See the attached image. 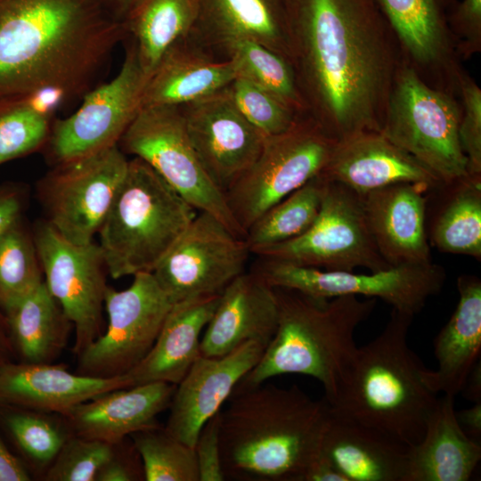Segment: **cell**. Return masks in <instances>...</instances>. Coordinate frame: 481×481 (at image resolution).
Wrapping results in <instances>:
<instances>
[{"mask_svg": "<svg viewBox=\"0 0 481 481\" xmlns=\"http://www.w3.org/2000/svg\"><path fill=\"white\" fill-rule=\"evenodd\" d=\"M291 65L312 118L338 142L381 132L398 43L373 0H285Z\"/></svg>", "mask_w": 481, "mask_h": 481, "instance_id": "cell-1", "label": "cell"}, {"mask_svg": "<svg viewBox=\"0 0 481 481\" xmlns=\"http://www.w3.org/2000/svg\"><path fill=\"white\" fill-rule=\"evenodd\" d=\"M126 37L107 0H0V97L84 96Z\"/></svg>", "mask_w": 481, "mask_h": 481, "instance_id": "cell-2", "label": "cell"}, {"mask_svg": "<svg viewBox=\"0 0 481 481\" xmlns=\"http://www.w3.org/2000/svg\"><path fill=\"white\" fill-rule=\"evenodd\" d=\"M220 410L224 478L239 481H305L321 453L330 416L324 398L298 386L263 383L236 387Z\"/></svg>", "mask_w": 481, "mask_h": 481, "instance_id": "cell-3", "label": "cell"}, {"mask_svg": "<svg viewBox=\"0 0 481 481\" xmlns=\"http://www.w3.org/2000/svg\"><path fill=\"white\" fill-rule=\"evenodd\" d=\"M413 316L392 309L383 330L356 347L329 402L342 416L376 428L407 447L421 440L437 397L427 387L425 366L412 350Z\"/></svg>", "mask_w": 481, "mask_h": 481, "instance_id": "cell-4", "label": "cell"}, {"mask_svg": "<svg viewBox=\"0 0 481 481\" xmlns=\"http://www.w3.org/2000/svg\"><path fill=\"white\" fill-rule=\"evenodd\" d=\"M274 289L278 301L275 333L259 361L236 387L257 386L281 374H302L322 385L329 403L357 347L355 332L371 314L377 299L352 295L315 298L291 289Z\"/></svg>", "mask_w": 481, "mask_h": 481, "instance_id": "cell-5", "label": "cell"}, {"mask_svg": "<svg viewBox=\"0 0 481 481\" xmlns=\"http://www.w3.org/2000/svg\"><path fill=\"white\" fill-rule=\"evenodd\" d=\"M197 210L139 158L126 175L98 231L112 279L152 273Z\"/></svg>", "mask_w": 481, "mask_h": 481, "instance_id": "cell-6", "label": "cell"}, {"mask_svg": "<svg viewBox=\"0 0 481 481\" xmlns=\"http://www.w3.org/2000/svg\"><path fill=\"white\" fill-rule=\"evenodd\" d=\"M461 113L459 98L430 87L403 63L381 133L448 184L469 174L459 137Z\"/></svg>", "mask_w": 481, "mask_h": 481, "instance_id": "cell-7", "label": "cell"}, {"mask_svg": "<svg viewBox=\"0 0 481 481\" xmlns=\"http://www.w3.org/2000/svg\"><path fill=\"white\" fill-rule=\"evenodd\" d=\"M118 145L124 153L146 162L197 211L214 216L245 240L246 232L236 222L225 193L213 183L198 159L180 106L141 108Z\"/></svg>", "mask_w": 481, "mask_h": 481, "instance_id": "cell-8", "label": "cell"}, {"mask_svg": "<svg viewBox=\"0 0 481 481\" xmlns=\"http://www.w3.org/2000/svg\"><path fill=\"white\" fill-rule=\"evenodd\" d=\"M336 143L307 115L266 136L257 159L225 192L241 229L247 232L268 208L321 174Z\"/></svg>", "mask_w": 481, "mask_h": 481, "instance_id": "cell-9", "label": "cell"}, {"mask_svg": "<svg viewBox=\"0 0 481 481\" xmlns=\"http://www.w3.org/2000/svg\"><path fill=\"white\" fill-rule=\"evenodd\" d=\"M256 256L329 271L354 272L355 268L364 267L378 272L392 267L383 259L374 242L362 197L346 186L329 180L319 214L308 230Z\"/></svg>", "mask_w": 481, "mask_h": 481, "instance_id": "cell-10", "label": "cell"}, {"mask_svg": "<svg viewBox=\"0 0 481 481\" xmlns=\"http://www.w3.org/2000/svg\"><path fill=\"white\" fill-rule=\"evenodd\" d=\"M127 166L118 145L54 165L38 184L45 221L70 242L94 241Z\"/></svg>", "mask_w": 481, "mask_h": 481, "instance_id": "cell-11", "label": "cell"}, {"mask_svg": "<svg viewBox=\"0 0 481 481\" xmlns=\"http://www.w3.org/2000/svg\"><path fill=\"white\" fill-rule=\"evenodd\" d=\"M275 288L298 290L315 298L363 296L381 299L393 309L414 316L445 281L444 268L433 262L398 265L369 274L299 266L259 257L252 270Z\"/></svg>", "mask_w": 481, "mask_h": 481, "instance_id": "cell-12", "label": "cell"}, {"mask_svg": "<svg viewBox=\"0 0 481 481\" xmlns=\"http://www.w3.org/2000/svg\"><path fill=\"white\" fill-rule=\"evenodd\" d=\"M133 277L123 290L107 287V327L77 355V373L103 379L126 375L155 343L173 305L152 273Z\"/></svg>", "mask_w": 481, "mask_h": 481, "instance_id": "cell-13", "label": "cell"}, {"mask_svg": "<svg viewBox=\"0 0 481 481\" xmlns=\"http://www.w3.org/2000/svg\"><path fill=\"white\" fill-rule=\"evenodd\" d=\"M126 46L118 73L87 92L73 114L53 120L43 148L53 166L118 145L142 108L149 77L140 65L133 43Z\"/></svg>", "mask_w": 481, "mask_h": 481, "instance_id": "cell-14", "label": "cell"}, {"mask_svg": "<svg viewBox=\"0 0 481 481\" xmlns=\"http://www.w3.org/2000/svg\"><path fill=\"white\" fill-rule=\"evenodd\" d=\"M32 235L44 282L75 330L73 352L77 356L102 333V310L107 268L94 240L75 244L63 238L45 220Z\"/></svg>", "mask_w": 481, "mask_h": 481, "instance_id": "cell-15", "label": "cell"}, {"mask_svg": "<svg viewBox=\"0 0 481 481\" xmlns=\"http://www.w3.org/2000/svg\"><path fill=\"white\" fill-rule=\"evenodd\" d=\"M250 254L244 239L214 216L198 211L152 274L174 305L220 295L245 272Z\"/></svg>", "mask_w": 481, "mask_h": 481, "instance_id": "cell-16", "label": "cell"}, {"mask_svg": "<svg viewBox=\"0 0 481 481\" xmlns=\"http://www.w3.org/2000/svg\"><path fill=\"white\" fill-rule=\"evenodd\" d=\"M404 63L430 87L459 98L466 72L449 18L458 0H373Z\"/></svg>", "mask_w": 481, "mask_h": 481, "instance_id": "cell-17", "label": "cell"}, {"mask_svg": "<svg viewBox=\"0 0 481 481\" xmlns=\"http://www.w3.org/2000/svg\"><path fill=\"white\" fill-rule=\"evenodd\" d=\"M180 109L199 160L225 193L257 159L266 136L241 114L229 86Z\"/></svg>", "mask_w": 481, "mask_h": 481, "instance_id": "cell-18", "label": "cell"}, {"mask_svg": "<svg viewBox=\"0 0 481 481\" xmlns=\"http://www.w3.org/2000/svg\"><path fill=\"white\" fill-rule=\"evenodd\" d=\"M266 346L249 341L222 356H200L176 385L164 427L187 445H195L202 426L228 400L257 364Z\"/></svg>", "mask_w": 481, "mask_h": 481, "instance_id": "cell-19", "label": "cell"}, {"mask_svg": "<svg viewBox=\"0 0 481 481\" xmlns=\"http://www.w3.org/2000/svg\"><path fill=\"white\" fill-rule=\"evenodd\" d=\"M321 175L360 196L401 183L428 189L444 185L423 164L376 131L359 132L337 142Z\"/></svg>", "mask_w": 481, "mask_h": 481, "instance_id": "cell-20", "label": "cell"}, {"mask_svg": "<svg viewBox=\"0 0 481 481\" xmlns=\"http://www.w3.org/2000/svg\"><path fill=\"white\" fill-rule=\"evenodd\" d=\"M427 186L401 183L363 196L369 230L390 266L431 263L426 226Z\"/></svg>", "mask_w": 481, "mask_h": 481, "instance_id": "cell-21", "label": "cell"}, {"mask_svg": "<svg viewBox=\"0 0 481 481\" xmlns=\"http://www.w3.org/2000/svg\"><path fill=\"white\" fill-rule=\"evenodd\" d=\"M277 322L274 288L254 271L244 272L220 294L200 338V355L222 356L249 341L267 346Z\"/></svg>", "mask_w": 481, "mask_h": 481, "instance_id": "cell-22", "label": "cell"}, {"mask_svg": "<svg viewBox=\"0 0 481 481\" xmlns=\"http://www.w3.org/2000/svg\"><path fill=\"white\" fill-rule=\"evenodd\" d=\"M189 38L212 55L229 43L251 40L292 60L285 0H199Z\"/></svg>", "mask_w": 481, "mask_h": 481, "instance_id": "cell-23", "label": "cell"}, {"mask_svg": "<svg viewBox=\"0 0 481 481\" xmlns=\"http://www.w3.org/2000/svg\"><path fill=\"white\" fill-rule=\"evenodd\" d=\"M125 375L95 378L71 372L66 365L12 362L0 368V406L60 415L99 395L127 388Z\"/></svg>", "mask_w": 481, "mask_h": 481, "instance_id": "cell-24", "label": "cell"}, {"mask_svg": "<svg viewBox=\"0 0 481 481\" xmlns=\"http://www.w3.org/2000/svg\"><path fill=\"white\" fill-rule=\"evenodd\" d=\"M176 385L153 382L118 388L84 402L63 418L74 435L117 444L133 433L158 426Z\"/></svg>", "mask_w": 481, "mask_h": 481, "instance_id": "cell-25", "label": "cell"}, {"mask_svg": "<svg viewBox=\"0 0 481 481\" xmlns=\"http://www.w3.org/2000/svg\"><path fill=\"white\" fill-rule=\"evenodd\" d=\"M408 449L388 435L330 408L320 455L346 481H404Z\"/></svg>", "mask_w": 481, "mask_h": 481, "instance_id": "cell-26", "label": "cell"}, {"mask_svg": "<svg viewBox=\"0 0 481 481\" xmlns=\"http://www.w3.org/2000/svg\"><path fill=\"white\" fill-rule=\"evenodd\" d=\"M219 297H201L174 304L149 353L125 375L128 387L153 382L179 384L200 355V336Z\"/></svg>", "mask_w": 481, "mask_h": 481, "instance_id": "cell-27", "label": "cell"}, {"mask_svg": "<svg viewBox=\"0 0 481 481\" xmlns=\"http://www.w3.org/2000/svg\"><path fill=\"white\" fill-rule=\"evenodd\" d=\"M459 300L448 322L434 339L437 369H425L424 381L434 394L455 397L481 353V281L477 276L458 277Z\"/></svg>", "mask_w": 481, "mask_h": 481, "instance_id": "cell-28", "label": "cell"}, {"mask_svg": "<svg viewBox=\"0 0 481 481\" xmlns=\"http://www.w3.org/2000/svg\"><path fill=\"white\" fill-rule=\"evenodd\" d=\"M236 77L232 61L212 55L188 37L172 46L149 76L142 108L180 106L228 86Z\"/></svg>", "mask_w": 481, "mask_h": 481, "instance_id": "cell-29", "label": "cell"}, {"mask_svg": "<svg viewBox=\"0 0 481 481\" xmlns=\"http://www.w3.org/2000/svg\"><path fill=\"white\" fill-rule=\"evenodd\" d=\"M444 395L427 420L423 437L409 447L404 481H468L481 460V444L469 437Z\"/></svg>", "mask_w": 481, "mask_h": 481, "instance_id": "cell-30", "label": "cell"}, {"mask_svg": "<svg viewBox=\"0 0 481 481\" xmlns=\"http://www.w3.org/2000/svg\"><path fill=\"white\" fill-rule=\"evenodd\" d=\"M16 356L22 363H53L73 327L45 282L4 309Z\"/></svg>", "mask_w": 481, "mask_h": 481, "instance_id": "cell-31", "label": "cell"}, {"mask_svg": "<svg viewBox=\"0 0 481 481\" xmlns=\"http://www.w3.org/2000/svg\"><path fill=\"white\" fill-rule=\"evenodd\" d=\"M198 12L199 0H145L125 21L148 77L172 46L189 37Z\"/></svg>", "mask_w": 481, "mask_h": 481, "instance_id": "cell-32", "label": "cell"}, {"mask_svg": "<svg viewBox=\"0 0 481 481\" xmlns=\"http://www.w3.org/2000/svg\"><path fill=\"white\" fill-rule=\"evenodd\" d=\"M451 194L436 216L430 241L440 251L481 258V174L448 183Z\"/></svg>", "mask_w": 481, "mask_h": 481, "instance_id": "cell-33", "label": "cell"}, {"mask_svg": "<svg viewBox=\"0 0 481 481\" xmlns=\"http://www.w3.org/2000/svg\"><path fill=\"white\" fill-rule=\"evenodd\" d=\"M326 182L319 174L262 214L246 232L251 254L307 231L319 214Z\"/></svg>", "mask_w": 481, "mask_h": 481, "instance_id": "cell-34", "label": "cell"}, {"mask_svg": "<svg viewBox=\"0 0 481 481\" xmlns=\"http://www.w3.org/2000/svg\"><path fill=\"white\" fill-rule=\"evenodd\" d=\"M219 53L221 59H228L233 62L237 77L253 82L298 113L306 115V106L298 87L294 69L289 61L251 40L229 43Z\"/></svg>", "mask_w": 481, "mask_h": 481, "instance_id": "cell-35", "label": "cell"}, {"mask_svg": "<svg viewBox=\"0 0 481 481\" xmlns=\"http://www.w3.org/2000/svg\"><path fill=\"white\" fill-rule=\"evenodd\" d=\"M5 428L20 452L42 474L72 434L62 415L0 406Z\"/></svg>", "mask_w": 481, "mask_h": 481, "instance_id": "cell-36", "label": "cell"}, {"mask_svg": "<svg viewBox=\"0 0 481 481\" xmlns=\"http://www.w3.org/2000/svg\"><path fill=\"white\" fill-rule=\"evenodd\" d=\"M43 281L32 232L21 218L0 234V306L5 309Z\"/></svg>", "mask_w": 481, "mask_h": 481, "instance_id": "cell-37", "label": "cell"}, {"mask_svg": "<svg viewBox=\"0 0 481 481\" xmlns=\"http://www.w3.org/2000/svg\"><path fill=\"white\" fill-rule=\"evenodd\" d=\"M53 120L29 95L0 97V165L44 148Z\"/></svg>", "mask_w": 481, "mask_h": 481, "instance_id": "cell-38", "label": "cell"}, {"mask_svg": "<svg viewBox=\"0 0 481 481\" xmlns=\"http://www.w3.org/2000/svg\"><path fill=\"white\" fill-rule=\"evenodd\" d=\"M138 452L146 481H200L193 447L159 425L129 436Z\"/></svg>", "mask_w": 481, "mask_h": 481, "instance_id": "cell-39", "label": "cell"}, {"mask_svg": "<svg viewBox=\"0 0 481 481\" xmlns=\"http://www.w3.org/2000/svg\"><path fill=\"white\" fill-rule=\"evenodd\" d=\"M241 114L265 136L288 130L302 114L253 82L236 77L229 85Z\"/></svg>", "mask_w": 481, "mask_h": 481, "instance_id": "cell-40", "label": "cell"}, {"mask_svg": "<svg viewBox=\"0 0 481 481\" xmlns=\"http://www.w3.org/2000/svg\"><path fill=\"white\" fill-rule=\"evenodd\" d=\"M115 444L71 434L43 474L46 481H95Z\"/></svg>", "mask_w": 481, "mask_h": 481, "instance_id": "cell-41", "label": "cell"}, {"mask_svg": "<svg viewBox=\"0 0 481 481\" xmlns=\"http://www.w3.org/2000/svg\"><path fill=\"white\" fill-rule=\"evenodd\" d=\"M459 137L469 174H481V89L466 71L460 83Z\"/></svg>", "mask_w": 481, "mask_h": 481, "instance_id": "cell-42", "label": "cell"}, {"mask_svg": "<svg viewBox=\"0 0 481 481\" xmlns=\"http://www.w3.org/2000/svg\"><path fill=\"white\" fill-rule=\"evenodd\" d=\"M449 23L462 61L481 52V0H458Z\"/></svg>", "mask_w": 481, "mask_h": 481, "instance_id": "cell-43", "label": "cell"}, {"mask_svg": "<svg viewBox=\"0 0 481 481\" xmlns=\"http://www.w3.org/2000/svg\"><path fill=\"white\" fill-rule=\"evenodd\" d=\"M200 481L225 480L220 446V411L201 428L194 445Z\"/></svg>", "mask_w": 481, "mask_h": 481, "instance_id": "cell-44", "label": "cell"}, {"mask_svg": "<svg viewBox=\"0 0 481 481\" xmlns=\"http://www.w3.org/2000/svg\"><path fill=\"white\" fill-rule=\"evenodd\" d=\"M144 479L141 457L133 442L117 444L112 455L97 473L95 481H140Z\"/></svg>", "mask_w": 481, "mask_h": 481, "instance_id": "cell-45", "label": "cell"}, {"mask_svg": "<svg viewBox=\"0 0 481 481\" xmlns=\"http://www.w3.org/2000/svg\"><path fill=\"white\" fill-rule=\"evenodd\" d=\"M25 188L14 183H0V234L22 218Z\"/></svg>", "mask_w": 481, "mask_h": 481, "instance_id": "cell-46", "label": "cell"}, {"mask_svg": "<svg viewBox=\"0 0 481 481\" xmlns=\"http://www.w3.org/2000/svg\"><path fill=\"white\" fill-rule=\"evenodd\" d=\"M31 475L26 464L15 456L0 436V481H29Z\"/></svg>", "mask_w": 481, "mask_h": 481, "instance_id": "cell-47", "label": "cell"}, {"mask_svg": "<svg viewBox=\"0 0 481 481\" xmlns=\"http://www.w3.org/2000/svg\"><path fill=\"white\" fill-rule=\"evenodd\" d=\"M456 419L465 434L476 442H481V402L470 408L455 412Z\"/></svg>", "mask_w": 481, "mask_h": 481, "instance_id": "cell-48", "label": "cell"}, {"mask_svg": "<svg viewBox=\"0 0 481 481\" xmlns=\"http://www.w3.org/2000/svg\"><path fill=\"white\" fill-rule=\"evenodd\" d=\"M305 481H346V479L320 455L308 470Z\"/></svg>", "mask_w": 481, "mask_h": 481, "instance_id": "cell-49", "label": "cell"}, {"mask_svg": "<svg viewBox=\"0 0 481 481\" xmlns=\"http://www.w3.org/2000/svg\"><path fill=\"white\" fill-rule=\"evenodd\" d=\"M16 357L14 346L12 341L6 316L0 306V368L14 362Z\"/></svg>", "mask_w": 481, "mask_h": 481, "instance_id": "cell-50", "label": "cell"}, {"mask_svg": "<svg viewBox=\"0 0 481 481\" xmlns=\"http://www.w3.org/2000/svg\"><path fill=\"white\" fill-rule=\"evenodd\" d=\"M472 403L481 402V363L478 361L467 377L461 393Z\"/></svg>", "mask_w": 481, "mask_h": 481, "instance_id": "cell-51", "label": "cell"}, {"mask_svg": "<svg viewBox=\"0 0 481 481\" xmlns=\"http://www.w3.org/2000/svg\"><path fill=\"white\" fill-rule=\"evenodd\" d=\"M116 15L125 21L142 5L145 0H107Z\"/></svg>", "mask_w": 481, "mask_h": 481, "instance_id": "cell-52", "label": "cell"}]
</instances>
